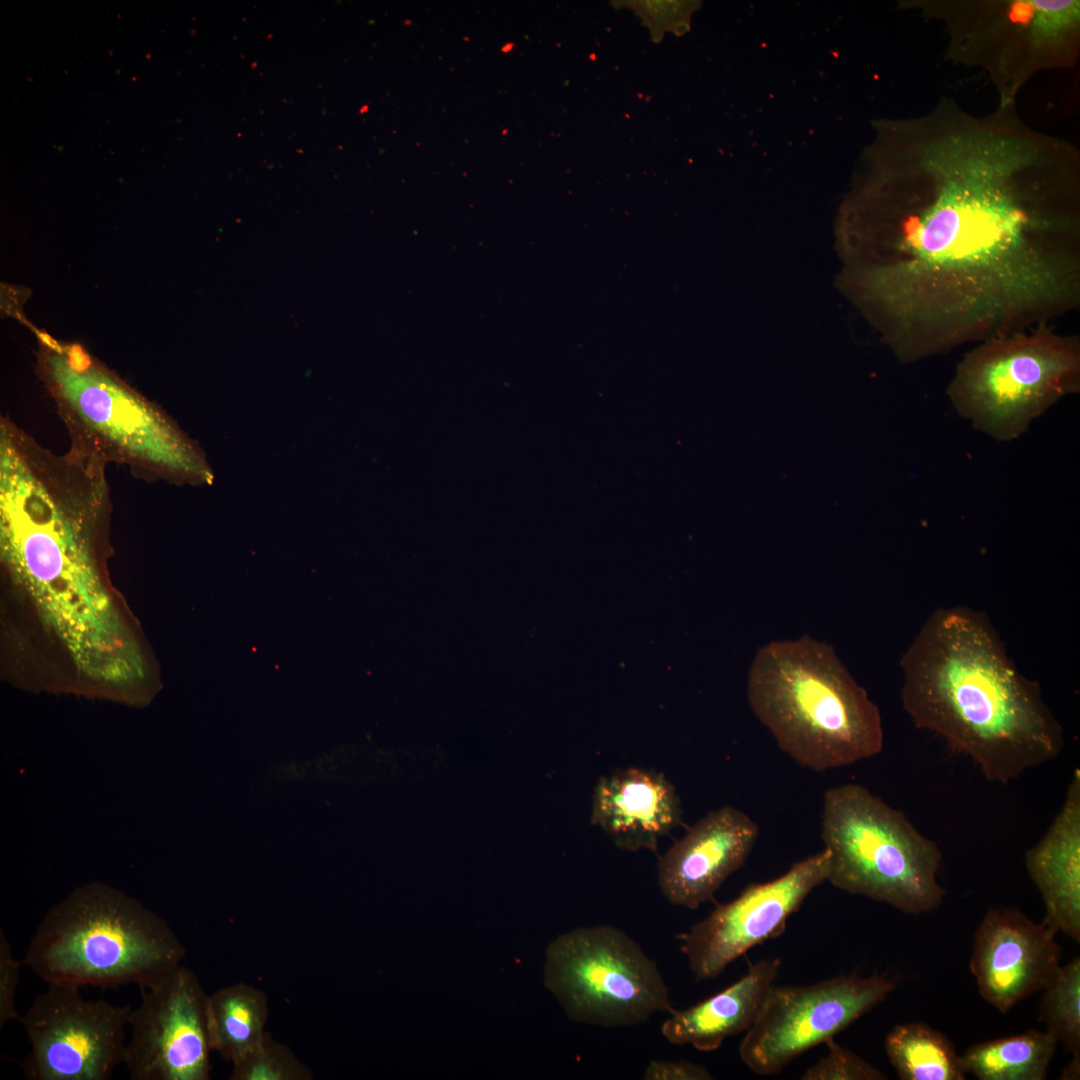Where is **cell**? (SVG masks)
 <instances>
[{
  "mask_svg": "<svg viewBox=\"0 0 1080 1080\" xmlns=\"http://www.w3.org/2000/svg\"><path fill=\"white\" fill-rule=\"evenodd\" d=\"M846 208L849 284L916 362L1080 308L1075 153L1002 108L877 124Z\"/></svg>",
  "mask_w": 1080,
  "mask_h": 1080,
  "instance_id": "obj_1",
  "label": "cell"
},
{
  "mask_svg": "<svg viewBox=\"0 0 1080 1080\" xmlns=\"http://www.w3.org/2000/svg\"><path fill=\"white\" fill-rule=\"evenodd\" d=\"M110 507L105 477L38 454L0 471V554L77 668L108 687L144 678L141 654L105 589L97 535Z\"/></svg>",
  "mask_w": 1080,
  "mask_h": 1080,
  "instance_id": "obj_2",
  "label": "cell"
},
{
  "mask_svg": "<svg viewBox=\"0 0 1080 1080\" xmlns=\"http://www.w3.org/2000/svg\"><path fill=\"white\" fill-rule=\"evenodd\" d=\"M901 701L914 725L1008 784L1058 757L1063 728L984 613L938 608L903 654Z\"/></svg>",
  "mask_w": 1080,
  "mask_h": 1080,
  "instance_id": "obj_3",
  "label": "cell"
},
{
  "mask_svg": "<svg viewBox=\"0 0 1080 1080\" xmlns=\"http://www.w3.org/2000/svg\"><path fill=\"white\" fill-rule=\"evenodd\" d=\"M747 695L779 749L813 771L851 765L883 749L877 705L833 648L808 635L761 647Z\"/></svg>",
  "mask_w": 1080,
  "mask_h": 1080,
  "instance_id": "obj_4",
  "label": "cell"
},
{
  "mask_svg": "<svg viewBox=\"0 0 1080 1080\" xmlns=\"http://www.w3.org/2000/svg\"><path fill=\"white\" fill-rule=\"evenodd\" d=\"M37 373L71 445L104 462L176 484H207L211 469L195 443L156 403L82 345L36 331Z\"/></svg>",
  "mask_w": 1080,
  "mask_h": 1080,
  "instance_id": "obj_5",
  "label": "cell"
},
{
  "mask_svg": "<svg viewBox=\"0 0 1080 1080\" xmlns=\"http://www.w3.org/2000/svg\"><path fill=\"white\" fill-rule=\"evenodd\" d=\"M186 948L169 923L109 884H82L45 914L22 963L49 984L148 989Z\"/></svg>",
  "mask_w": 1080,
  "mask_h": 1080,
  "instance_id": "obj_6",
  "label": "cell"
},
{
  "mask_svg": "<svg viewBox=\"0 0 1080 1080\" xmlns=\"http://www.w3.org/2000/svg\"><path fill=\"white\" fill-rule=\"evenodd\" d=\"M821 828L830 853L827 881L836 888L914 915L943 902L939 846L866 787L827 789Z\"/></svg>",
  "mask_w": 1080,
  "mask_h": 1080,
  "instance_id": "obj_7",
  "label": "cell"
},
{
  "mask_svg": "<svg viewBox=\"0 0 1080 1080\" xmlns=\"http://www.w3.org/2000/svg\"><path fill=\"white\" fill-rule=\"evenodd\" d=\"M1080 391V337L1052 323L989 338L958 362L946 393L954 410L997 442Z\"/></svg>",
  "mask_w": 1080,
  "mask_h": 1080,
  "instance_id": "obj_8",
  "label": "cell"
},
{
  "mask_svg": "<svg viewBox=\"0 0 1080 1080\" xmlns=\"http://www.w3.org/2000/svg\"><path fill=\"white\" fill-rule=\"evenodd\" d=\"M543 979L567 1017L581 1024L633 1026L674 1010L657 964L609 924L577 927L551 941Z\"/></svg>",
  "mask_w": 1080,
  "mask_h": 1080,
  "instance_id": "obj_9",
  "label": "cell"
},
{
  "mask_svg": "<svg viewBox=\"0 0 1080 1080\" xmlns=\"http://www.w3.org/2000/svg\"><path fill=\"white\" fill-rule=\"evenodd\" d=\"M896 988L885 975L856 973L800 986L772 985L739 1046L742 1062L759 1075L779 1074L798 1056L834 1038Z\"/></svg>",
  "mask_w": 1080,
  "mask_h": 1080,
  "instance_id": "obj_10",
  "label": "cell"
},
{
  "mask_svg": "<svg viewBox=\"0 0 1080 1080\" xmlns=\"http://www.w3.org/2000/svg\"><path fill=\"white\" fill-rule=\"evenodd\" d=\"M80 987L49 984L21 1023L31 1045L21 1061L28 1080H109L124 1061L130 1004L87 1000Z\"/></svg>",
  "mask_w": 1080,
  "mask_h": 1080,
  "instance_id": "obj_11",
  "label": "cell"
},
{
  "mask_svg": "<svg viewBox=\"0 0 1080 1080\" xmlns=\"http://www.w3.org/2000/svg\"><path fill=\"white\" fill-rule=\"evenodd\" d=\"M829 864L824 848L774 880L750 884L681 933L680 949L695 978H716L748 950L779 936L806 897L827 881Z\"/></svg>",
  "mask_w": 1080,
  "mask_h": 1080,
  "instance_id": "obj_12",
  "label": "cell"
},
{
  "mask_svg": "<svg viewBox=\"0 0 1080 1080\" xmlns=\"http://www.w3.org/2000/svg\"><path fill=\"white\" fill-rule=\"evenodd\" d=\"M141 991L123 1061L130 1079L209 1080L208 995L196 974L181 965Z\"/></svg>",
  "mask_w": 1080,
  "mask_h": 1080,
  "instance_id": "obj_13",
  "label": "cell"
},
{
  "mask_svg": "<svg viewBox=\"0 0 1080 1080\" xmlns=\"http://www.w3.org/2000/svg\"><path fill=\"white\" fill-rule=\"evenodd\" d=\"M1056 933L1018 909H989L975 932L970 960L981 997L1007 1013L1041 991L1061 965Z\"/></svg>",
  "mask_w": 1080,
  "mask_h": 1080,
  "instance_id": "obj_14",
  "label": "cell"
},
{
  "mask_svg": "<svg viewBox=\"0 0 1080 1080\" xmlns=\"http://www.w3.org/2000/svg\"><path fill=\"white\" fill-rule=\"evenodd\" d=\"M758 836V825L743 811L732 806L710 811L660 859L662 894L674 905L699 908L744 865Z\"/></svg>",
  "mask_w": 1080,
  "mask_h": 1080,
  "instance_id": "obj_15",
  "label": "cell"
},
{
  "mask_svg": "<svg viewBox=\"0 0 1080 1080\" xmlns=\"http://www.w3.org/2000/svg\"><path fill=\"white\" fill-rule=\"evenodd\" d=\"M680 821L679 797L661 773L631 767L601 777L594 789L591 823L621 849L655 851Z\"/></svg>",
  "mask_w": 1080,
  "mask_h": 1080,
  "instance_id": "obj_16",
  "label": "cell"
},
{
  "mask_svg": "<svg viewBox=\"0 0 1080 1080\" xmlns=\"http://www.w3.org/2000/svg\"><path fill=\"white\" fill-rule=\"evenodd\" d=\"M1028 874L1045 906L1043 923L1080 941V770L1042 838L1025 854Z\"/></svg>",
  "mask_w": 1080,
  "mask_h": 1080,
  "instance_id": "obj_17",
  "label": "cell"
},
{
  "mask_svg": "<svg viewBox=\"0 0 1080 1080\" xmlns=\"http://www.w3.org/2000/svg\"><path fill=\"white\" fill-rule=\"evenodd\" d=\"M778 957L752 963L747 973L719 993L684 1010H672L661 1025L673 1045H691L710 1052L730 1036L746 1032L779 973Z\"/></svg>",
  "mask_w": 1080,
  "mask_h": 1080,
  "instance_id": "obj_18",
  "label": "cell"
},
{
  "mask_svg": "<svg viewBox=\"0 0 1080 1080\" xmlns=\"http://www.w3.org/2000/svg\"><path fill=\"white\" fill-rule=\"evenodd\" d=\"M207 1028L212 1051L233 1064L263 1040L269 1018L265 992L237 983L208 995Z\"/></svg>",
  "mask_w": 1080,
  "mask_h": 1080,
  "instance_id": "obj_19",
  "label": "cell"
},
{
  "mask_svg": "<svg viewBox=\"0 0 1080 1080\" xmlns=\"http://www.w3.org/2000/svg\"><path fill=\"white\" fill-rule=\"evenodd\" d=\"M1057 1044L1047 1031L1030 1030L972 1045L960 1061L979 1080H1044Z\"/></svg>",
  "mask_w": 1080,
  "mask_h": 1080,
  "instance_id": "obj_20",
  "label": "cell"
},
{
  "mask_svg": "<svg viewBox=\"0 0 1080 1080\" xmlns=\"http://www.w3.org/2000/svg\"><path fill=\"white\" fill-rule=\"evenodd\" d=\"M885 1050L902 1080L966 1079L953 1043L925 1023L893 1027L885 1037Z\"/></svg>",
  "mask_w": 1080,
  "mask_h": 1080,
  "instance_id": "obj_21",
  "label": "cell"
},
{
  "mask_svg": "<svg viewBox=\"0 0 1080 1080\" xmlns=\"http://www.w3.org/2000/svg\"><path fill=\"white\" fill-rule=\"evenodd\" d=\"M1042 990L1039 1021L1057 1042L1080 1055V958L1060 965Z\"/></svg>",
  "mask_w": 1080,
  "mask_h": 1080,
  "instance_id": "obj_22",
  "label": "cell"
},
{
  "mask_svg": "<svg viewBox=\"0 0 1080 1080\" xmlns=\"http://www.w3.org/2000/svg\"><path fill=\"white\" fill-rule=\"evenodd\" d=\"M311 1069L266 1032L262 1042L233 1064L230 1080H312Z\"/></svg>",
  "mask_w": 1080,
  "mask_h": 1080,
  "instance_id": "obj_23",
  "label": "cell"
},
{
  "mask_svg": "<svg viewBox=\"0 0 1080 1080\" xmlns=\"http://www.w3.org/2000/svg\"><path fill=\"white\" fill-rule=\"evenodd\" d=\"M828 1054L806 1069L802 1080H884L886 1075L834 1038L827 1042Z\"/></svg>",
  "mask_w": 1080,
  "mask_h": 1080,
  "instance_id": "obj_24",
  "label": "cell"
},
{
  "mask_svg": "<svg viewBox=\"0 0 1080 1080\" xmlns=\"http://www.w3.org/2000/svg\"><path fill=\"white\" fill-rule=\"evenodd\" d=\"M22 962L16 960L3 928H0V1027L9 1021H21L15 996Z\"/></svg>",
  "mask_w": 1080,
  "mask_h": 1080,
  "instance_id": "obj_25",
  "label": "cell"
},
{
  "mask_svg": "<svg viewBox=\"0 0 1080 1080\" xmlns=\"http://www.w3.org/2000/svg\"><path fill=\"white\" fill-rule=\"evenodd\" d=\"M697 8L695 2H638L636 11L639 16L647 21L648 25L653 28H672L671 24L674 22L676 34H682L680 27L689 29V25L680 24L681 20H688L693 10ZM655 28V30H656Z\"/></svg>",
  "mask_w": 1080,
  "mask_h": 1080,
  "instance_id": "obj_26",
  "label": "cell"
},
{
  "mask_svg": "<svg viewBox=\"0 0 1080 1080\" xmlns=\"http://www.w3.org/2000/svg\"><path fill=\"white\" fill-rule=\"evenodd\" d=\"M709 1070L687 1060H652L644 1070L645 1080H711Z\"/></svg>",
  "mask_w": 1080,
  "mask_h": 1080,
  "instance_id": "obj_27",
  "label": "cell"
},
{
  "mask_svg": "<svg viewBox=\"0 0 1080 1080\" xmlns=\"http://www.w3.org/2000/svg\"><path fill=\"white\" fill-rule=\"evenodd\" d=\"M1080 1068V1055H1073V1059L1064 1069L1061 1079H1076L1079 1078Z\"/></svg>",
  "mask_w": 1080,
  "mask_h": 1080,
  "instance_id": "obj_28",
  "label": "cell"
},
{
  "mask_svg": "<svg viewBox=\"0 0 1080 1080\" xmlns=\"http://www.w3.org/2000/svg\"><path fill=\"white\" fill-rule=\"evenodd\" d=\"M512 48H513V43H507L505 46L502 47V51L507 53L510 50H512Z\"/></svg>",
  "mask_w": 1080,
  "mask_h": 1080,
  "instance_id": "obj_29",
  "label": "cell"
}]
</instances>
